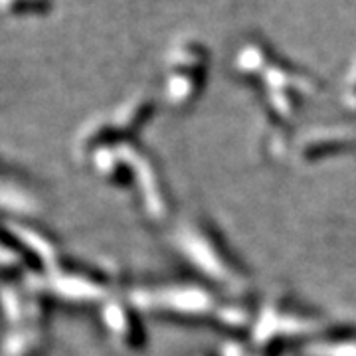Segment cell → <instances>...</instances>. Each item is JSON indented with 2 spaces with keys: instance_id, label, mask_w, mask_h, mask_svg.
Here are the masks:
<instances>
[{
  "instance_id": "6da1fadb",
  "label": "cell",
  "mask_w": 356,
  "mask_h": 356,
  "mask_svg": "<svg viewBox=\"0 0 356 356\" xmlns=\"http://www.w3.org/2000/svg\"><path fill=\"white\" fill-rule=\"evenodd\" d=\"M4 6L8 13L14 14H34L50 10L48 0H4Z\"/></svg>"
},
{
  "instance_id": "7a4b0ae2",
  "label": "cell",
  "mask_w": 356,
  "mask_h": 356,
  "mask_svg": "<svg viewBox=\"0 0 356 356\" xmlns=\"http://www.w3.org/2000/svg\"><path fill=\"white\" fill-rule=\"evenodd\" d=\"M355 89H356V81H355Z\"/></svg>"
}]
</instances>
